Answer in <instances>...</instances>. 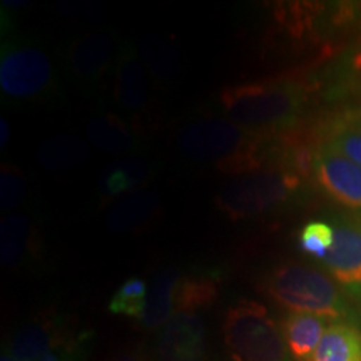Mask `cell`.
<instances>
[{"label": "cell", "mask_w": 361, "mask_h": 361, "mask_svg": "<svg viewBox=\"0 0 361 361\" xmlns=\"http://www.w3.org/2000/svg\"><path fill=\"white\" fill-rule=\"evenodd\" d=\"M268 139L247 133L228 117L213 114L194 116L176 133L180 156L194 164L213 166L229 176L264 168L273 156Z\"/></svg>", "instance_id": "obj_1"}, {"label": "cell", "mask_w": 361, "mask_h": 361, "mask_svg": "<svg viewBox=\"0 0 361 361\" xmlns=\"http://www.w3.org/2000/svg\"><path fill=\"white\" fill-rule=\"evenodd\" d=\"M219 102L229 121L247 133L273 137L291 129L303 114L306 89L291 79H268L228 85Z\"/></svg>", "instance_id": "obj_2"}, {"label": "cell", "mask_w": 361, "mask_h": 361, "mask_svg": "<svg viewBox=\"0 0 361 361\" xmlns=\"http://www.w3.org/2000/svg\"><path fill=\"white\" fill-rule=\"evenodd\" d=\"M61 97V79L49 49L34 35H4L0 49V99L4 106H51Z\"/></svg>", "instance_id": "obj_3"}, {"label": "cell", "mask_w": 361, "mask_h": 361, "mask_svg": "<svg viewBox=\"0 0 361 361\" xmlns=\"http://www.w3.org/2000/svg\"><path fill=\"white\" fill-rule=\"evenodd\" d=\"M303 188V178L293 166H264L233 176L214 194L218 211L231 223L263 218L286 207Z\"/></svg>", "instance_id": "obj_4"}, {"label": "cell", "mask_w": 361, "mask_h": 361, "mask_svg": "<svg viewBox=\"0 0 361 361\" xmlns=\"http://www.w3.org/2000/svg\"><path fill=\"white\" fill-rule=\"evenodd\" d=\"M261 290L291 313L316 314L335 322L350 318V306L336 284L310 266L300 263L274 266L261 281Z\"/></svg>", "instance_id": "obj_5"}, {"label": "cell", "mask_w": 361, "mask_h": 361, "mask_svg": "<svg viewBox=\"0 0 361 361\" xmlns=\"http://www.w3.org/2000/svg\"><path fill=\"white\" fill-rule=\"evenodd\" d=\"M223 336L231 361H290L281 329L258 301L243 300L226 311Z\"/></svg>", "instance_id": "obj_6"}, {"label": "cell", "mask_w": 361, "mask_h": 361, "mask_svg": "<svg viewBox=\"0 0 361 361\" xmlns=\"http://www.w3.org/2000/svg\"><path fill=\"white\" fill-rule=\"evenodd\" d=\"M119 49V37L111 27L87 30L67 44L62 72L75 89L96 92L104 89L111 72L114 74Z\"/></svg>", "instance_id": "obj_7"}, {"label": "cell", "mask_w": 361, "mask_h": 361, "mask_svg": "<svg viewBox=\"0 0 361 361\" xmlns=\"http://www.w3.org/2000/svg\"><path fill=\"white\" fill-rule=\"evenodd\" d=\"M151 78L144 67L137 45L130 39L121 40L119 56L112 74V96L116 106L134 123H141L151 107Z\"/></svg>", "instance_id": "obj_8"}, {"label": "cell", "mask_w": 361, "mask_h": 361, "mask_svg": "<svg viewBox=\"0 0 361 361\" xmlns=\"http://www.w3.org/2000/svg\"><path fill=\"white\" fill-rule=\"evenodd\" d=\"M316 183L331 200L350 209L361 211V168L326 144L311 154Z\"/></svg>", "instance_id": "obj_9"}, {"label": "cell", "mask_w": 361, "mask_h": 361, "mask_svg": "<svg viewBox=\"0 0 361 361\" xmlns=\"http://www.w3.org/2000/svg\"><path fill=\"white\" fill-rule=\"evenodd\" d=\"M333 228L335 243L323 264L348 295L361 300V219L340 218Z\"/></svg>", "instance_id": "obj_10"}, {"label": "cell", "mask_w": 361, "mask_h": 361, "mask_svg": "<svg viewBox=\"0 0 361 361\" xmlns=\"http://www.w3.org/2000/svg\"><path fill=\"white\" fill-rule=\"evenodd\" d=\"M206 323L197 313H174L157 335L154 361H202Z\"/></svg>", "instance_id": "obj_11"}, {"label": "cell", "mask_w": 361, "mask_h": 361, "mask_svg": "<svg viewBox=\"0 0 361 361\" xmlns=\"http://www.w3.org/2000/svg\"><path fill=\"white\" fill-rule=\"evenodd\" d=\"M137 51L152 85L168 90L178 84L183 75V57L174 37L146 34L139 39Z\"/></svg>", "instance_id": "obj_12"}, {"label": "cell", "mask_w": 361, "mask_h": 361, "mask_svg": "<svg viewBox=\"0 0 361 361\" xmlns=\"http://www.w3.org/2000/svg\"><path fill=\"white\" fill-rule=\"evenodd\" d=\"M162 211L159 196L154 191H142L128 194L112 206L106 218V228L116 236L141 234L154 224Z\"/></svg>", "instance_id": "obj_13"}, {"label": "cell", "mask_w": 361, "mask_h": 361, "mask_svg": "<svg viewBox=\"0 0 361 361\" xmlns=\"http://www.w3.org/2000/svg\"><path fill=\"white\" fill-rule=\"evenodd\" d=\"M85 135L90 146L106 154H129L144 147L141 135L128 123L124 116L116 112L99 111L85 121Z\"/></svg>", "instance_id": "obj_14"}, {"label": "cell", "mask_w": 361, "mask_h": 361, "mask_svg": "<svg viewBox=\"0 0 361 361\" xmlns=\"http://www.w3.org/2000/svg\"><path fill=\"white\" fill-rule=\"evenodd\" d=\"M157 164L141 156L121 157L99 176V197L106 202L116 197L142 191L156 176Z\"/></svg>", "instance_id": "obj_15"}, {"label": "cell", "mask_w": 361, "mask_h": 361, "mask_svg": "<svg viewBox=\"0 0 361 361\" xmlns=\"http://www.w3.org/2000/svg\"><path fill=\"white\" fill-rule=\"evenodd\" d=\"M69 341L62 333L61 322L57 318L37 316L13 333L7 351L17 361H39L49 351Z\"/></svg>", "instance_id": "obj_16"}, {"label": "cell", "mask_w": 361, "mask_h": 361, "mask_svg": "<svg viewBox=\"0 0 361 361\" xmlns=\"http://www.w3.org/2000/svg\"><path fill=\"white\" fill-rule=\"evenodd\" d=\"M39 251V231L27 213H11L0 223V263L4 269H17Z\"/></svg>", "instance_id": "obj_17"}, {"label": "cell", "mask_w": 361, "mask_h": 361, "mask_svg": "<svg viewBox=\"0 0 361 361\" xmlns=\"http://www.w3.org/2000/svg\"><path fill=\"white\" fill-rule=\"evenodd\" d=\"M35 159L49 173H69L90 159L89 141L74 134L52 135L37 147Z\"/></svg>", "instance_id": "obj_18"}, {"label": "cell", "mask_w": 361, "mask_h": 361, "mask_svg": "<svg viewBox=\"0 0 361 361\" xmlns=\"http://www.w3.org/2000/svg\"><path fill=\"white\" fill-rule=\"evenodd\" d=\"M328 319L308 313H290L281 319L288 353L296 361H313L314 351L326 331Z\"/></svg>", "instance_id": "obj_19"}, {"label": "cell", "mask_w": 361, "mask_h": 361, "mask_svg": "<svg viewBox=\"0 0 361 361\" xmlns=\"http://www.w3.org/2000/svg\"><path fill=\"white\" fill-rule=\"evenodd\" d=\"M183 274L171 266L162 268L149 286L147 303L141 318L144 329H159L173 318L176 313V290Z\"/></svg>", "instance_id": "obj_20"}, {"label": "cell", "mask_w": 361, "mask_h": 361, "mask_svg": "<svg viewBox=\"0 0 361 361\" xmlns=\"http://www.w3.org/2000/svg\"><path fill=\"white\" fill-rule=\"evenodd\" d=\"M313 361H361V331L348 322L328 324Z\"/></svg>", "instance_id": "obj_21"}, {"label": "cell", "mask_w": 361, "mask_h": 361, "mask_svg": "<svg viewBox=\"0 0 361 361\" xmlns=\"http://www.w3.org/2000/svg\"><path fill=\"white\" fill-rule=\"evenodd\" d=\"M218 295V283L207 274L180 276L176 290V313H197L207 308Z\"/></svg>", "instance_id": "obj_22"}, {"label": "cell", "mask_w": 361, "mask_h": 361, "mask_svg": "<svg viewBox=\"0 0 361 361\" xmlns=\"http://www.w3.org/2000/svg\"><path fill=\"white\" fill-rule=\"evenodd\" d=\"M149 295L147 283L141 278H129L117 288L109 301V311L117 316H128L141 322Z\"/></svg>", "instance_id": "obj_23"}, {"label": "cell", "mask_w": 361, "mask_h": 361, "mask_svg": "<svg viewBox=\"0 0 361 361\" xmlns=\"http://www.w3.org/2000/svg\"><path fill=\"white\" fill-rule=\"evenodd\" d=\"M324 144L361 168V119H346L336 123L329 129Z\"/></svg>", "instance_id": "obj_24"}, {"label": "cell", "mask_w": 361, "mask_h": 361, "mask_svg": "<svg viewBox=\"0 0 361 361\" xmlns=\"http://www.w3.org/2000/svg\"><path fill=\"white\" fill-rule=\"evenodd\" d=\"M27 178L24 171L12 162L0 166V209L12 211L19 207L27 197Z\"/></svg>", "instance_id": "obj_25"}, {"label": "cell", "mask_w": 361, "mask_h": 361, "mask_svg": "<svg viewBox=\"0 0 361 361\" xmlns=\"http://www.w3.org/2000/svg\"><path fill=\"white\" fill-rule=\"evenodd\" d=\"M335 243V228L324 221H311L300 233V247L313 258L324 259Z\"/></svg>", "instance_id": "obj_26"}, {"label": "cell", "mask_w": 361, "mask_h": 361, "mask_svg": "<svg viewBox=\"0 0 361 361\" xmlns=\"http://www.w3.org/2000/svg\"><path fill=\"white\" fill-rule=\"evenodd\" d=\"M57 11L71 20H82V22H101V19L106 16V8L99 4L90 2H62L57 7Z\"/></svg>", "instance_id": "obj_27"}, {"label": "cell", "mask_w": 361, "mask_h": 361, "mask_svg": "<svg viewBox=\"0 0 361 361\" xmlns=\"http://www.w3.org/2000/svg\"><path fill=\"white\" fill-rule=\"evenodd\" d=\"M87 343V336L72 338L69 343L59 346V348L49 351L39 361H80L84 356V346Z\"/></svg>", "instance_id": "obj_28"}, {"label": "cell", "mask_w": 361, "mask_h": 361, "mask_svg": "<svg viewBox=\"0 0 361 361\" xmlns=\"http://www.w3.org/2000/svg\"><path fill=\"white\" fill-rule=\"evenodd\" d=\"M11 141V124L7 123L6 117H0V149H6Z\"/></svg>", "instance_id": "obj_29"}, {"label": "cell", "mask_w": 361, "mask_h": 361, "mask_svg": "<svg viewBox=\"0 0 361 361\" xmlns=\"http://www.w3.org/2000/svg\"><path fill=\"white\" fill-rule=\"evenodd\" d=\"M112 361H144V358L139 353H133V351H129V353L117 356V358L112 360Z\"/></svg>", "instance_id": "obj_30"}, {"label": "cell", "mask_w": 361, "mask_h": 361, "mask_svg": "<svg viewBox=\"0 0 361 361\" xmlns=\"http://www.w3.org/2000/svg\"><path fill=\"white\" fill-rule=\"evenodd\" d=\"M0 361H17L16 358H13V356L8 353L7 350H4L2 351V356H0Z\"/></svg>", "instance_id": "obj_31"}]
</instances>
